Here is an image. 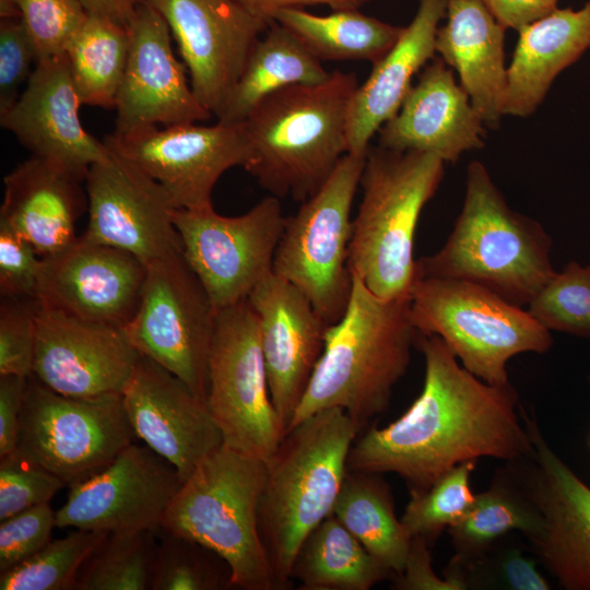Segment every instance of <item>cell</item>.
<instances>
[{
	"label": "cell",
	"instance_id": "16",
	"mask_svg": "<svg viewBox=\"0 0 590 590\" xmlns=\"http://www.w3.org/2000/svg\"><path fill=\"white\" fill-rule=\"evenodd\" d=\"M181 484L170 462L133 442L104 469L70 485L56 524L108 533L157 529Z\"/></svg>",
	"mask_w": 590,
	"mask_h": 590
},
{
	"label": "cell",
	"instance_id": "22",
	"mask_svg": "<svg viewBox=\"0 0 590 590\" xmlns=\"http://www.w3.org/2000/svg\"><path fill=\"white\" fill-rule=\"evenodd\" d=\"M121 393L137 437L170 462L182 482L224 444L206 403L146 356L140 355Z\"/></svg>",
	"mask_w": 590,
	"mask_h": 590
},
{
	"label": "cell",
	"instance_id": "19",
	"mask_svg": "<svg viewBox=\"0 0 590 590\" xmlns=\"http://www.w3.org/2000/svg\"><path fill=\"white\" fill-rule=\"evenodd\" d=\"M128 28L129 52L113 133L209 119L212 114L196 96L184 64L173 51L172 32L163 15L142 0Z\"/></svg>",
	"mask_w": 590,
	"mask_h": 590
},
{
	"label": "cell",
	"instance_id": "27",
	"mask_svg": "<svg viewBox=\"0 0 590 590\" xmlns=\"http://www.w3.org/2000/svg\"><path fill=\"white\" fill-rule=\"evenodd\" d=\"M3 181L0 221L25 238L42 258L62 251L78 239L75 224L87 202L80 179L48 160L32 156Z\"/></svg>",
	"mask_w": 590,
	"mask_h": 590
},
{
	"label": "cell",
	"instance_id": "4",
	"mask_svg": "<svg viewBox=\"0 0 590 590\" xmlns=\"http://www.w3.org/2000/svg\"><path fill=\"white\" fill-rule=\"evenodd\" d=\"M361 429L342 409L322 410L290 428L266 462L258 528L278 589L291 583L303 541L332 514Z\"/></svg>",
	"mask_w": 590,
	"mask_h": 590
},
{
	"label": "cell",
	"instance_id": "13",
	"mask_svg": "<svg viewBox=\"0 0 590 590\" xmlns=\"http://www.w3.org/2000/svg\"><path fill=\"white\" fill-rule=\"evenodd\" d=\"M285 220L272 194L238 216L221 215L213 206L173 211L182 255L216 311L246 300L272 272Z\"/></svg>",
	"mask_w": 590,
	"mask_h": 590
},
{
	"label": "cell",
	"instance_id": "37",
	"mask_svg": "<svg viewBox=\"0 0 590 590\" xmlns=\"http://www.w3.org/2000/svg\"><path fill=\"white\" fill-rule=\"evenodd\" d=\"M108 532L75 529L49 541L35 555L1 573V590H70L78 574Z\"/></svg>",
	"mask_w": 590,
	"mask_h": 590
},
{
	"label": "cell",
	"instance_id": "20",
	"mask_svg": "<svg viewBox=\"0 0 590 590\" xmlns=\"http://www.w3.org/2000/svg\"><path fill=\"white\" fill-rule=\"evenodd\" d=\"M140 355L123 328L39 304L32 375L56 392L69 397L122 392Z\"/></svg>",
	"mask_w": 590,
	"mask_h": 590
},
{
	"label": "cell",
	"instance_id": "31",
	"mask_svg": "<svg viewBox=\"0 0 590 590\" xmlns=\"http://www.w3.org/2000/svg\"><path fill=\"white\" fill-rule=\"evenodd\" d=\"M389 573L331 514L303 541L291 580L305 590H368Z\"/></svg>",
	"mask_w": 590,
	"mask_h": 590
},
{
	"label": "cell",
	"instance_id": "43",
	"mask_svg": "<svg viewBox=\"0 0 590 590\" xmlns=\"http://www.w3.org/2000/svg\"><path fill=\"white\" fill-rule=\"evenodd\" d=\"M38 308L34 298L1 297L0 376L33 374Z\"/></svg>",
	"mask_w": 590,
	"mask_h": 590
},
{
	"label": "cell",
	"instance_id": "48",
	"mask_svg": "<svg viewBox=\"0 0 590 590\" xmlns=\"http://www.w3.org/2000/svg\"><path fill=\"white\" fill-rule=\"evenodd\" d=\"M492 581L510 590H548V581L540 573L536 562L517 548L502 552L492 564ZM486 582V581H485Z\"/></svg>",
	"mask_w": 590,
	"mask_h": 590
},
{
	"label": "cell",
	"instance_id": "18",
	"mask_svg": "<svg viewBox=\"0 0 590 590\" xmlns=\"http://www.w3.org/2000/svg\"><path fill=\"white\" fill-rule=\"evenodd\" d=\"M166 20L200 103L216 116L268 25L237 0H145Z\"/></svg>",
	"mask_w": 590,
	"mask_h": 590
},
{
	"label": "cell",
	"instance_id": "51",
	"mask_svg": "<svg viewBox=\"0 0 590 590\" xmlns=\"http://www.w3.org/2000/svg\"><path fill=\"white\" fill-rule=\"evenodd\" d=\"M255 17L270 25L278 11L286 8H303L323 4L332 10L357 9L368 0H237Z\"/></svg>",
	"mask_w": 590,
	"mask_h": 590
},
{
	"label": "cell",
	"instance_id": "24",
	"mask_svg": "<svg viewBox=\"0 0 590 590\" xmlns=\"http://www.w3.org/2000/svg\"><path fill=\"white\" fill-rule=\"evenodd\" d=\"M259 324L273 405L286 429L306 391L329 327L294 285L269 273L247 298Z\"/></svg>",
	"mask_w": 590,
	"mask_h": 590
},
{
	"label": "cell",
	"instance_id": "55",
	"mask_svg": "<svg viewBox=\"0 0 590 590\" xmlns=\"http://www.w3.org/2000/svg\"><path fill=\"white\" fill-rule=\"evenodd\" d=\"M589 384H590V377H589Z\"/></svg>",
	"mask_w": 590,
	"mask_h": 590
},
{
	"label": "cell",
	"instance_id": "2",
	"mask_svg": "<svg viewBox=\"0 0 590 590\" xmlns=\"http://www.w3.org/2000/svg\"><path fill=\"white\" fill-rule=\"evenodd\" d=\"M409 306V298H381L353 275L347 307L326 330L322 353L288 429L331 408L342 409L361 428L385 412L418 338Z\"/></svg>",
	"mask_w": 590,
	"mask_h": 590
},
{
	"label": "cell",
	"instance_id": "12",
	"mask_svg": "<svg viewBox=\"0 0 590 590\" xmlns=\"http://www.w3.org/2000/svg\"><path fill=\"white\" fill-rule=\"evenodd\" d=\"M215 310L182 251L148 266L135 314L123 328L133 347L205 402Z\"/></svg>",
	"mask_w": 590,
	"mask_h": 590
},
{
	"label": "cell",
	"instance_id": "3",
	"mask_svg": "<svg viewBox=\"0 0 590 590\" xmlns=\"http://www.w3.org/2000/svg\"><path fill=\"white\" fill-rule=\"evenodd\" d=\"M357 86L354 72L334 70L319 83L267 96L243 121L251 150L245 169L279 199H308L347 153V118Z\"/></svg>",
	"mask_w": 590,
	"mask_h": 590
},
{
	"label": "cell",
	"instance_id": "33",
	"mask_svg": "<svg viewBox=\"0 0 590 590\" xmlns=\"http://www.w3.org/2000/svg\"><path fill=\"white\" fill-rule=\"evenodd\" d=\"M332 514L384 566L402 573L411 539L380 474L347 470Z\"/></svg>",
	"mask_w": 590,
	"mask_h": 590
},
{
	"label": "cell",
	"instance_id": "21",
	"mask_svg": "<svg viewBox=\"0 0 590 590\" xmlns=\"http://www.w3.org/2000/svg\"><path fill=\"white\" fill-rule=\"evenodd\" d=\"M42 259V306L119 328L135 314L148 267L133 255L79 236L68 248Z\"/></svg>",
	"mask_w": 590,
	"mask_h": 590
},
{
	"label": "cell",
	"instance_id": "35",
	"mask_svg": "<svg viewBox=\"0 0 590 590\" xmlns=\"http://www.w3.org/2000/svg\"><path fill=\"white\" fill-rule=\"evenodd\" d=\"M129 44L128 26L104 16L87 15L64 52L81 105L116 107Z\"/></svg>",
	"mask_w": 590,
	"mask_h": 590
},
{
	"label": "cell",
	"instance_id": "10",
	"mask_svg": "<svg viewBox=\"0 0 590 590\" xmlns=\"http://www.w3.org/2000/svg\"><path fill=\"white\" fill-rule=\"evenodd\" d=\"M135 438L121 392L69 397L27 378L16 449L67 485L104 469Z\"/></svg>",
	"mask_w": 590,
	"mask_h": 590
},
{
	"label": "cell",
	"instance_id": "34",
	"mask_svg": "<svg viewBox=\"0 0 590 590\" xmlns=\"http://www.w3.org/2000/svg\"><path fill=\"white\" fill-rule=\"evenodd\" d=\"M540 528L541 515L509 464L496 474L488 488L475 494L471 507L448 532L455 557L470 562L487 553L498 538L512 530L529 540Z\"/></svg>",
	"mask_w": 590,
	"mask_h": 590
},
{
	"label": "cell",
	"instance_id": "6",
	"mask_svg": "<svg viewBox=\"0 0 590 590\" xmlns=\"http://www.w3.org/2000/svg\"><path fill=\"white\" fill-rule=\"evenodd\" d=\"M445 162L429 153L369 148L352 222L349 268L377 296L409 298L417 280L414 237Z\"/></svg>",
	"mask_w": 590,
	"mask_h": 590
},
{
	"label": "cell",
	"instance_id": "47",
	"mask_svg": "<svg viewBox=\"0 0 590 590\" xmlns=\"http://www.w3.org/2000/svg\"><path fill=\"white\" fill-rule=\"evenodd\" d=\"M429 541L423 536L411 539L404 568L397 586L403 590H464L468 586L462 576L448 567L446 578L433 571Z\"/></svg>",
	"mask_w": 590,
	"mask_h": 590
},
{
	"label": "cell",
	"instance_id": "45",
	"mask_svg": "<svg viewBox=\"0 0 590 590\" xmlns=\"http://www.w3.org/2000/svg\"><path fill=\"white\" fill-rule=\"evenodd\" d=\"M38 61L31 35L20 17L0 19V114L20 96Z\"/></svg>",
	"mask_w": 590,
	"mask_h": 590
},
{
	"label": "cell",
	"instance_id": "54",
	"mask_svg": "<svg viewBox=\"0 0 590 590\" xmlns=\"http://www.w3.org/2000/svg\"><path fill=\"white\" fill-rule=\"evenodd\" d=\"M589 446H590V436H589Z\"/></svg>",
	"mask_w": 590,
	"mask_h": 590
},
{
	"label": "cell",
	"instance_id": "23",
	"mask_svg": "<svg viewBox=\"0 0 590 590\" xmlns=\"http://www.w3.org/2000/svg\"><path fill=\"white\" fill-rule=\"evenodd\" d=\"M81 106L66 55L39 59L14 104L0 114L1 127L33 153L81 181L106 161L110 149L82 126Z\"/></svg>",
	"mask_w": 590,
	"mask_h": 590
},
{
	"label": "cell",
	"instance_id": "5",
	"mask_svg": "<svg viewBox=\"0 0 590 590\" xmlns=\"http://www.w3.org/2000/svg\"><path fill=\"white\" fill-rule=\"evenodd\" d=\"M543 226L506 202L486 167L467 169L463 205L446 243L417 260L418 278L457 279L527 306L556 273Z\"/></svg>",
	"mask_w": 590,
	"mask_h": 590
},
{
	"label": "cell",
	"instance_id": "7",
	"mask_svg": "<svg viewBox=\"0 0 590 590\" xmlns=\"http://www.w3.org/2000/svg\"><path fill=\"white\" fill-rule=\"evenodd\" d=\"M266 461L222 445L182 482L160 528L220 555L232 587L278 589L258 528Z\"/></svg>",
	"mask_w": 590,
	"mask_h": 590
},
{
	"label": "cell",
	"instance_id": "26",
	"mask_svg": "<svg viewBox=\"0 0 590 590\" xmlns=\"http://www.w3.org/2000/svg\"><path fill=\"white\" fill-rule=\"evenodd\" d=\"M446 8V0H420L398 42L358 84L347 118V153L366 155L371 138L398 113L413 76L435 57L436 34Z\"/></svg>",
	"mask_w": 590,
	"mask_h": 590
},
{
	"label": "cell",
	"instance_id": "28",
	"mask_svg": "<svg viewBox=\"0 0 590 590\" xmlns=\"http://www.w3.org/2000/svg\"><path fill=\"white\" fill-rule=\"evenodd\" d=\"M447 22L436 34L435 49L453 68L484 123L503 116L507 68L506 28L482 0H446Z\"/></svg>",
	"mask_w": 590,
	"mask_h": 590
},
{
	"label": "cell",
	"instance_id": "25",
	"mask_svg": "<svg viewBox=\"0 0 590 590\" xmlns=\"http://www.w3.org/2000/svg\"><path fill=\"white\" fill-rule=\"evenodd\" d=\"M483 123L451 69L434 57L398 113L377 132L378 146L429 153L456 163L467 151L483 146Z\"/></svg>",
	"mask_w": 590,
	"mask_h": 590
},
{
	"label": "cell",
	"instance_id": "36",
	"mask_svg": "<svg viewBox=\"0 0 590 590\" xmlns=\"http://www.w3.org/2000/svg\"><path fill=\"white\" fill-rule=\"evenodd\" d=\"M158 529L109 532L81 567L74 590H149Z\"/></svg>",
	"mask_w": 590,
	"mask_h": 590
},
{
	"label": "cell",
	"instance_id": "53",
	"mask_svg": "<svg viewBox=\"0 0 590 590\" xmlns=\"http://www.w3.org/2000/svg\"><path fill=\"white\" fill-rule=\"evenodd\" d=\"M546 3H548L553 8H557V1L558 0H544Z\"/></svg>",
	"mask_w": 590,
	"mask_h": 590
},
{
	"label": "cell",
	"instance_id": "42",
	"mask_svg": "<svg viewBox=\"0 0 590 590\" xmlns=\"http://www.w3.org/2000/svg\"><path fill=\"white\" fill-rule=\"evenodd\" d=\"M67 484L17 449L0 457V521L49 503Z\"/></svg>",
	"mask_w": 590,
	"mask_h": 590
},
{
	"label": "cell",
	"instance_id": "29",
	"mask_svg": "<svg viewBox=\"0 0 590 590\" xmlns=\"http://www.w3.org/2000/svg\"><path fill=\"white\" fill-rule=\"evenodd\" d=\"M507 67L503 115L528 117L555 78L590 48V0L580 9H554L521 27Z\"/></svg>",
	"mask_w": 590,
	"mask_h": 590
},
{
	"label": "cell",
	"instance_id": "14",
	"mask_svg": "<svg viewBox=\"0 0 590 590\" xmlns=\"http://www.w3.org/2000/svg\"><path fill=\"white\" fill-rule=\"evenodd\" d=\"M105 144L155 180L175 210L211 208L212 191L229 168H246L251 150L244 122L150 126L111 133Z\"/></svg>",
	"mask_w": 590,
	"mask_h": 590
},
{
	"label": "cell",
	"instance_id": "32",
	"mask_svg": "<svg viewBox=\"0 0 590 590\" xmlns=\"http://www.w3.org/2000/svg\"><path fill=\"white\" fill-rule=\"evenodd\" d=\"M274 22L294 33L320 61L366 60L373 64L389 52L404 28L357 9L316 15L302 8H286L275 13Z\"/></svg>",
	"mask_w": 590,
	"mask_h": 590
},
{
	"label": "cell",
	"instance_id": "17",
	"mask_svg": "<svg viewBox=\"0 0 590 590\" xmlns=\"http://www.w3.org/2000/svg\"><path fill=\"white\" fill-rule=\"evenodd\" d=\"M85 177L88 222L85 240L133 255L146 267L182 251L163 188L110 150Z\"/></svg>",
	"mask_w": 590,
	"mask_h": 590
},
{
	"label": "cell",
	"instance_id": "38",
	"mask_svg": "<svg viewBox=\"0 0 590 590\" xmlns=\"http://www.w3.org/2000/svg\"><path fill=\"white\" fill-rule=\"evenodd\" d=\"M232 587L227 563L189 539L158 529L150 590H217Z\"/></svg>",
	"mask_w": 590,
	"mask_h": 590
},
{
	"label": "cell",
	"instance_id": "11",
	"mask_svg": "<svg viewBox=\"0 0 590 590\" xmlns=\"http://www.w3.org/2000/svg\"><path fill=\"white\" fill-rule=\"evenodd\" d=\"M206 406L224 445L268 461L286 434L273 405L257 317L248 300L217 311Z\"/></svg>",
	"mask_w": 590,
	"mask_h": 590
},
{
	"label": "cell",
	"instance_id": "1",
	"mask_svg": "<svg viewBox=\"0 0 590 590\" xmlns=\"http://www.w3.org/2000/svg\"><path fill=\"white\" fill-rule=\"evenodd\" d=\"M417 343L425 364L421 393L396 421L354 441L347 469L394 473L410 492H422L467 461L529 458L533 444L511 384L480 379L437 335L418 334Z\"/></svg>",
	"mask_w": 590,
	"mask_h": 590
},
{
	"label": "cell",
	"instance_id": "41",
	"mask_svg": "<svg viewBox=\"0 0 590 590\" xmlns=\"http://www.w3.org/2000/svg\"><path fill=\"white\" fill-rule=\"evenodd\" d=\"M88 13L78 0H0V17H20L38 60L63 55Z\"/></svg>",
	"mask_w": 590,
	"mask_h": 590
},
{
	"label": "cell",
	"instance_id": "40",
	"mask_svg": "<svg viewBox=\"0 0 590 590\" xmlns=\"http://www.w3.org/2000/svg\"><path fill=\"white\" fill-rule=\"evenodd\" d=\"M547 330L590 337V266L571 261L527 305Z\"/></svg>",
	"mask_w": 590,
	"mask_h": 590
},
{
	"label": "cell",
	"instance_id": "39",
	"mask_svg": "<svg viewBox=\"0 0 590 590\" xmlns=\"http://www.w3.org/2000/svg\"><path fill=\"white\" fill-rule=\"evenodd\" d=\"M476 461L452 468L425 491L410 492V502L400 519L410 539L423 536L433 542L465 515L475 498L471 476Z\"/></svg>",
	"mask_w": 590,
	"mask_h": 590
},
{
	"label": "cell",
	"instance_id": "15",
	"mask_svg": "<svg viewBox=\"0 0 590 590\" xmlns=\"http://www.w3.org/2000/svg\"><path fill=\"white\" fill-rule=\"evenodd\" d=\"M532 455L509 462L541 515L529 539L541 564L566 590H590V486L553 450L532 413L522 408Z\"/></svg>",
	"mask_w": 590,
	"mask_h": 590
},
{
	"label": "cell",
	"instance_id": "50",
	"mask_svg": "<svg viewBox=\"0 0 590 590\" xmlns=\"http://www.w3.org/2000/svg\"><path fill=\"white\" fill-rule=\"evenodd\" d=\"M495 19L505 27H521L546 15L556 8L544 0H482Z\"/></svg>",
	"mask_w": 590,
	"mask_h": 590
},
{
	"label": "cell",
	"instance_id": "44",
	"mask_svg": "<svg viewBox=\"0 0 590 590\" xmlns=\"http://www.w3.org/2000/svg\"><path fill=\"white\" fill-rule=\"evenodd\" d=\"M56 511L49 503L21 511L0 524V573L8 571L39 552L49 541Z\"/></svg>",
	"mask_w": 590,
	"mask_h": 590
},
{
	"label": "cell",
	"instance_id": "9",
	"mask_svg": "<svg viewBox=\"0 0 590 590\" xmlns=\"http://www.w3.org/2000/svg\"><path fill=\"white\" fill-rule=\"evenodd\" d=\"M366 155L346 153L286 217L273 258L272 272L298 288L328 326L340 320L351 296V211Z\"/></svg>",
	"mask_w": 590,
	"mask_h": 590
},
{
	"label": "cell",
	"instance_id": "30",
	"mask_svg": "<svg viewBox=\"0 0 590 590\" xmlns=\"http://www.w3.org/2000/svg\"><path fill=\"white\" fill-rule=\"evenodd\" d=\"M329 73L294 33L273 22L253 46L237 83L215 117L223 123L241 122L272 93L291 85L319 83Z\"/></svg>",
	"mask_w": 590,
	"mask_h": 590
},
{
	"label": "cell",
	"instance_id": "8",
	"mask_svg": "<svg viewBox=\"0 0 590 590\" xmlns=\"http://www.w3.org/2000/svg\"><path fill=\"white\" fill-rule=\"evenodd\" d=\"M418 334L437 335L461 365L491 385L509 382L507 365L551 350V331L529 311L472 282L418 278L409 296Z\"/></svg>",
	"mask_w": 590,
	"mask_h": 590
},
{
	"label": "cell",
	"instance_id": "52",
	"mask_svg": "<svg viewBox=\"0 0 590 590\" xmlns=\"http://www.w3.org/2000/svg\"><path fill=\"white\" fill-rule=\"evenodd\" d=\"M88 14L128 26L142 0H78Z\"/></svg>",
	"mask_w": 590,
	"mask_h": 590
},
{
	"label": "cell",
	"instance_id": "46",
	"mask_svg": "<svg viewBox=\"0 0 590 590\" xmlns=\"http://www.w3.org/2000/svg\"><path fill=\"white\" fill-rule=\"evenodd\" d=\"M43 259L34 247L0 221V295L37 299Z\"/></svg>",
	"mask_w": 590,
	"mask_h": 590
},
{
	"label": "cell",
	"instance_id": "49",
	"mask_svg": "<svg viewBox=\"0 0 590 590\" xmlns=\"http://www.w3.org/2000/svg\"><path fill=\"white\" fill-rule=\"evenodd\" d=\"M27 378L0 376V457L17 448Z\"/></svg>",
	"mask_w": 590,
	"mask_h": 590
}]
</instances>
